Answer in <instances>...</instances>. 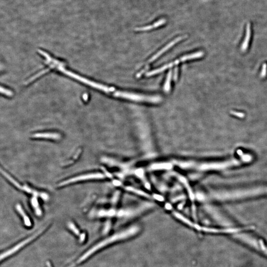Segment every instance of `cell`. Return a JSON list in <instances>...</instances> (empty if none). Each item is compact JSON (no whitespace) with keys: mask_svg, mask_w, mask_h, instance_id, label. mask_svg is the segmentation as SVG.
Instances as JSON below:
<instances>
[{"mask_svg":"<svg viewBox=\"0 0 267 267\" xmlns=\"http://www.w3.org/2000/svg\"><path fill=\"white\" fill-rule=\"evenodd\" d=\"M47 265H48V267H51V265H50V264L49 263H48L47 264Z\"/></svg>","mask_w":267,"mask_h":267,"instance_id":"44dd1931","label":"cell"},{"mask_svg":"<svg viewBox=\"0 0 267 267\" xmlns=\"http://www.w3.org/2000/svg\"><path fill=\"white\" fill-rule=\"evenodd\" d=\"M32 138L40 139H52L58 140L60 138V135L57 133H37L33 135Z\"/></svg>","mask_w":267,"mask_h":267,"instance_id":"52a82bcc","label":"cell"},{"mask_svg":"<svg viewBox=\"0 0 267 267\" xmlns=\"http://www.w3.org/2000/svg\"><path fill=\"white\" fill-rule=\"evenodd\" d=\"M41 231H38V232H37L36 234H35V235H33L32 236H30V237H29V238H28L26 240H24L23 241H22L21 243H19V244H17V246H15V247H13V248L10 249L9 250L7 251L6 252L2 254L1 256V260H2V259H4V258H6L7 257L10 256V255L13 254L14 253L16 252L17 251H18V250H19L22 247L25 246L26 244H27L28 243H29V242H30L31 241H32L33 239L36 238V237H37L39 234H41Z\"/></svg>","mask_w":267,"mask_h":267,"instance_id":"5b68a950","label":"cell"},{"mask_svg":"<svg viewBox=\"0 0 267 267\" xmlns=\"http://www.w3.org/2000/svg\"><path fill=\"white\" fill-rule=\"evenodd\" d=\"M267 64L265 63V64H263L262 66V71H261V74H260V76L262 78H264L265 76H266V75H267Z\"/></svg>","mask_w":267,"mask_h":267,"instance_id":"9a60e30c","label":"cell"},{"mask_svg":"<svg viewBox=\"0 0 267 267\" xmlns=\"http://www.w3.org/2000/svg\"><path fill=\"white\" fill-rule=\"evenodd\" d=\"M1 92L2 93H4V95L7 96H12V92L8 89H6L5 88H2V87H1Z\"/></svg>","mask_w":267,"mask_h":267,"instance_id":"2e32d148","label":"cell"},{"mask_svg":"<svg viewBox=\"0 0 267 267\" xmlns=\"http://www.w3.org/2000/svg\"><path fill=\"white\" fill-rule=\"evenodd\" d=\"M231 113L232 115H235L240 118H243L244 116V114L242 112H235V111H231Z\"/></svg>","mask_w":267,"mask_h":267,"instance_id":"e0dca14e","label":"cell"},{"mask_svg":"<svg viewBox=\"0 0 267 267\" xmlns=\"http://www.w3.org/2000/svg\"><path fill=\"white\" fill-rule=\"evenodd\" d=\"M1 173H2L4 176H5V177L7 179H8L9 181L11 182L13 185H15L16 187H17V188H19V189H21L22 191H23V188H24V187H22V186H21V184H19L17 182L16 180H15L14 179L12 178L10 175H8L7 173L6 172H5V171L2 170V169H1Z\"/></svg>","mask_w":267,"mask_h":267,"instance_id":"8fae6325","label":"cell"},{"mask_svg":"<svg viewBox=\"0 0 267 267\" xmlns=\"http://www.w3.org/2000/svg\"><path fill=\"white\" fill-rule=\"evenodd\" d=\"M113 95L116 97L122 98L136 102H145L150 103H157L161 101V98L159 96H145L125 92L115 91L113 93Z\"/></svg>","mask_w":267,"mask_h":267,"instance_id":"7a4b0ae2","label":"cell"},{"mask_svg":"<svg viewBox=\"0 0 267 267\" xmlns=\"http://www.w3.org/2000/svg\"><path fill=\"white\" fill-rule=\"evenodd\" d=\"M166 21L165 19H161L159 21H157L152 25H148V26L143 27L136 28L135 30L137 31H148V30H151V29L161 26V25H164L166 23Z\"/></svg>","mask_w":267,"mask_h":267,"instance_id":"ba28073f","label":"cell"},{"mask_svg":"<svg viewBox=\"0 0 267 267\" xmlns=\"http://www.w3.org/2000/svg\"><path fill=\"white\" fill-rule=\"evenodd\" d=\"M172 71L170 70L168 73L167 76L166 80L165 83L164 84V90L166 92L169 91L170 89V84H171V80L172 76Z\"/></svg>","mask_w":267,"mask_h":267,"instance_id":"4fadbf2b","label":"cell"},{"mask_svg":"<svg viewBox=\"0 0 267 267\" xmlns=\"http://www.w3.org/2000/svg\"><path fill=\"white\" fill-rule=\"evenodd\" d=\"M31 204L32 205L33 207L35 209V212L36 214L38 216H40L42 214V211H41L39 205L38 201L37 198L36 197H34L33 198L31 199Z\"/></svg>","mask_w":267,"mask_h":267,"instance_id":"7c38bea8","label":"cell"},{"mask_svg":"<svg viewBox=\"0 0 267 267\" xmlns=\"http://www.w3.org/2000/svg\"></svg>","mask_w":267,"mask_h":267,"instance_id":"7402d4cb","label":"cell"},{"mask_svg":"<svg viewBox=\"0 0 267 267\" xmlns=\"http://www.w3.org/2000/svg\"><path fill=\"white\" fill-rule=\"evenodd\" d=\"M251 36V28L250 24L248 23L246 26V35L243 41V43L241 47V50L242 52H244L248 48V44H249V40L250 39Z\"/></svg>","mask_w":267,"mask_h":267,"instance_id":"9c48e42d","label":"cell"},{"mask_svg":"<svg viewBox=\"0 0 267 267\" xmlns=\"http://www.w3.org/2000/svg\"><path fill=\"white\" fill-rule=\"evenodd\" d=\"M260 244H261V247H262V249L264 251H265L267 254V248H266V247L264 246V244L262 241H260Z\"/></svg>","mask_w":267,"mask_h":267,"instance_id":"d6986e66","label":"cell"},{"mask_svg":"<svg viewBox=\"0 0 267 267\" xmlns=\"http://www.w3.org/2000/svg\"><path fill=\"white\" fill-rule=\"evenodd\" d=\"M80 236V242H83L84 241V240H85V237H86V235L85 234H82Z\"/></svg>","mask_w":267,"mask_h":267,"instance_id":"ffe728a7","label":"cell"},{"mask_svg":"<svg viewBox=\"0 0 267 267\" xmlns=\"http://www.w3.org/2000/svg\"><path fill=\"white\" fill-rule=\"evenodd\" d=\"M133 231H132L131 230V231H125V232H123V233L122 232V233H120V234L113 236H111L109 238H107V240L102 241V242L97 244L95 246H93V247L91 248L87 252L85 253L84 255H82L78 259L77 263H79L82 262V261H84L87 258L89 257L92 254H93V253L95 252L96 251H97L98 249H101V248L105 246H107V244L112 243V242H114V241H117V240H119V239H122V238H124V237L128 236V235H130V234H131V233Z\"/></svg>","mask_w":267,"mask_h":267,"instance_id":"3957f363","label":"cell"},{"mask_svg":"<svg viewBox=\"0 0 267 267\" xmlns=\"http://www.w3.org/2000/svg\"><path fill=\"white\" fill-rule=\"evenodd\" d=\"M178 75V69L177 67H176L174 70V76H173L174 80H176L177 79Z\"/></svg>","mask_w":267,"mask_h":267,"instance_id":"ac0fdd59","label":"cell"},{"mask_svg":"<svg viewBox=\"0 0 267 267\" xmlns=\"http://www.w3.org/2000/svg\"><path fill=\"white\" fill-rule=\"evenodd\" d=\"M104 178V176L101 173H92V174H85L72 178L69 180L62 182L59 184V186H64L73 183L84 180H91V179H100Z\"/></svg>","mask_w":267,"mask_h":267,"instance_id":"277c9868","label":"cell"},{"mask_svg":"<svg viewBox=\"0 0 267 267\" xmlns=\"http://www.w3.org/2000/svg\"><path fill=\"white\" fill-rule=\"evenodd\" d=\"M68 226H69V229L71 231H72L76 235L79 236V234H80L79 230L77 229V228L74 224H73V223H71V222H69V224H68Z\"/></svg>","mask_w":267,"mask_h":267,"instance_id":"5bb4252c","label":"cell"},{"mask_svg":"<svg viewBox=\"0 0 267 267\" xmlns=\"http://www.w3.org/2000/svg\"><path fill=\"white\" fill-rule=\"evenodd\" d=\"M186 37H187L186 36H181V37H179L175 39L173 41H172L171 42H170V43L168 44L167 45H166L165 47H164L161 50H160V52H158L157 54H156L155 55L152 56V58L150 60V61H150V62H152V61L155 60H156L159 56H160L162 54H163V53L166 52L167 50H168V49H169L170 48L172 47L173 46L175 45L176 44L178 43L179 42H180L181 40H182L183 39L185 38Z\"/></svg>","mask_w":267,"mask_h":267,"instance_id":"8992f818","label":"cell"},{"mask_svg":"<svg viewBox=\"0 0 267 267\" xmlns=\"http://www.w3.org/2000/svg\"><path fill=\"white\" fill-rule=\"evenodd\" d=\"M16 208H17V210L18 211V213L21 215L22 217L23 218V221L24 222V224H25V225L26 226H31V222L30 221V219H29V217H28L27 215L25 213L21 206L20 204H17Z\"/></svg>","mask_w":267,"mask_h":267,"instance_id":"30bf717a","label":"cell"},{"mask_svg":"<svg viewBox=\"0 0 267 267\" xmlns=\"http://www.w3.org/2000/svg\"><path fill=\"white\" fill-rule=\"evenodd\" d=\"M263 194H267V187L235 191L232 192L218 193L216 194V198L217 199L225 200V199L246 198V197Z\"/></svg>","mask_w":267,"mask_h":267,"instance_id":"6da1fadb","label":"cell"}]
</instances>
